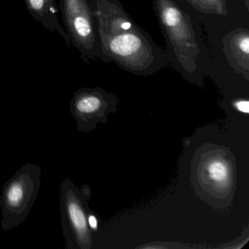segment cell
<instances>
[{
	"label": "cell",
	"instance_id": "obj_11",
	"mask_svg": "<svg viewBox=\"0 0 249 249\" xmlns=\"http://www.w3.org/2000/svg\"><path fill=\"white\" fill-rule=\"evenodd\" d=\"M234 106L240 111L249 113V102L247 100H239L234 103Z\"/></svg>",
	"mask_w": 249,
	"mask_h": 249
},
{
	"label": "cell",
	"instance_id": "obj_5",
	"mask_svg": "<svg viewBox=\"0 0 249 249\" xmlns=\"http://www.w3.org/2000/svg\"><path fill=\"white\" fill-rule=\"evenodd\" d=\"M41 176L40 166L29 162L5 182L0 196L2 230H11L25 221L37 199Z\"/></svg>",
	"mask_w": 249,
	"mask_h": 249
},
{
	"label": "cell",
	"instance_id": "obj_9",
	"mask_svg": "<svg viewBox=\"0 0 249 249\" xmlns=\"http://www.w3.org/2000/svg\"><path fill=\"white\" fill-rule=\"evenodd\" d=\"M27 9L36 21L46 29L58 33L68 46L71 43L65 29L62 27L57 17V5L55 0H24Z\"/></svg>",
	"mask_w": 249,
	"mask_h": 249
},
{
	"label": "cell",
	"instance_id": "obj_10",
	"mask_svg": "<svg viewBox=\"0 0 249 249\" xmlns=\"http://www.w3.org/2000/svg\"><path fill=\"white\" fill-rule=\"evenodd\" d=\"M196 11L211 15H227V0H185Z\"/></svg>",
	"mask_w": 249,
	"mask_h": 249
},
{
	"label": "cell",
	"instance_id": "obj_7",
	"mask_svg": "<svg viewBox=\"0 0 249 249\" xmlns=\"http://www.w3.org/2000/svg\"><path fill=\"white\" fill-rule=\"evenodd\" d=\"M119 101L115 94L101 87H84L77 90L70 103V110L78 130L89 133L95 129L99 122H107V115L116 111Z\"/></svg>",
	"mask_w": 249,
	"mask_h": 249
},
{
	"label": "cell",
	"instance_id": "obj_6",
	"mask_svg": "<svg viewBox=\"0 0 249 249\" xmlns=\"http://www.w3.org/2000/svg\"><path fill=\"white\" fill-rule=\"evenodd\" d=\"M59 9L71 45L87 64L101 60L100 39L90 0H59Z\"/></svg>",
	"mask_w": 249,
	"mask_h": 249
},
{
	"label": "cell",
	"instance_id": "obj_8",
	"mask_svg": "<svg viewBox=\"0 0 249 249\" xmlns=\"http://www.w3.org/2000/svg\"><path fill=\"white\" fill-rule=\"evenodd\" d=\"M223 52L233 71L249 80V30L237 28L223 38Z\"/></svg>",
	"mask_w": 249,
	"mask_h": 249
},
{
	"label": "cell",
	"instance_id": "obj_4",
	"mask_svg": "<svg viewBox=\"0 0 249 249\" xmlns=\"http://www.w3.org/2000/svg\"><path fill=\"white\" fill-rule=\"evenodd\" d=\"M91 192L88 185L78 188L71 179H64L59 187L61 224L66 249H90L94 234L89 224Z\"/></svg>",
	"mask_w": 249,
	"mask_h": 249
},
{
	"label": "cell",
	"instance_id": "obj_12",
	"mask_svg": "<svg viewBox=\"0 0 249 249\" xmlns=\"http://www.w3.org/2000/svg\"><path fill=\"white\" fill-rule=\"evenodd\" d=\"M248 11H249V0H243Z\"/></svg>",
	"mask_w": 249,
	"mask_h": 249
},
{
	"label": "cell",
	"instance_id": "obj_1",
	"mask_svg": "<svg viewBox=\"0 0 249 249\" xmlns=\"http://www.w3.org/2000/svg\"><path fill=\"white\" fill-rule=\"evenodd\" d=\"M101 48V60L142 76L168 65L164 49L140 27L119 0H90Z\"/></svg>",
	"mask_w": 249,
	"mask_h": 249
},
{
	"label": "cell",
	"instance_id": "obj_3",
	"mask_svg": "<svg viewBox=\"0 0 249 249\" xmlns=\"http://www.w3.org/2000/svg\"><path fill=\"white\" fill-rule=\"evenodd\" d=\"M192 186L198 196L215 208L232 202L236 188V162L228 148L205 144L192 161Z\"/></svg>",
	"mask_w": 249,
	"mask_h": 249
},
{
	"label": "cell",
	"instance_id": "obj_2",
	"mask_svg": "<svg viewBox=\"0 0 249 249\" xmlns=\"http://www.w3.org/2000/svg\"><path fill=\"white\" fill-rule=\"evenodd\" d=\"M153 8L165 40L168 64L189 82L202 87L197 63L202 53L191 17L175 0H153Z\"/></svg>",
	"mask_w": 249,
	"mask_h": 249
}]
</instances>
